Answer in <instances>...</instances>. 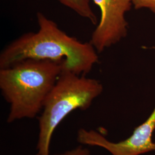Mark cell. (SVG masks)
<instances>
[{
	"label": "cell",
	"mask_w": 155,
	"mask_h": 155,
	"mask_svg": "<svg viewBox=\"0 0 155 155\" xmlns=\"http://www.w3.org/2000/svg\"><path fill=\"white\" fill-rule=\"evenodd\" d=\"M39 29L28 32L6 45L0 54V69L27 60L64 61L63 67L78 75H85L98 62L93 45L69 36L53 20L37 13Z\"/></svg>",
	"instance_id": "1"
},
{
	"label": "cell",
	"mask_w": 155,
	"mask_h": 155,
	"mask_svg": "<svg viewBox=\"0 0 155 155\" xmlns=\"http://www.w3.org/2000/svg\"><path fill=\"white\" fill-rule=\"evenodd\" d=\"M63 64L64 61L27 59L0 69V89L10 105L8 123L38 116Z\"/></svg>",
	"instance_id": "2"
},
{
	"label": "cell",
	"mask_w": 155,
	"mask_h": 155,
	"mask_svg": "<svg viewBox=\"0 0 155 155\" xmlns=\"http://www.w3.org/2000/svg\"><path fill=\"white\" fill-rule=\"evenodd\" d=\"M102 91L100 81L63 67L39 117L37 155H50L51 138L60 123L73 111L89 109Z\"/></svg>",
	"instance_id": "3"
},
{
	"label": "cell",
	"mask_w": 155,
	"mask_h": 155,
	"mask_svg": "<svg viewBox=\"0 0 155 155\" xmlns=\"http://www.w3.org/2000/svg\"><path fill=\"white\" fill-rule=\"evenodd\" d=\"M155 130V107L147 120L136 127L128 138L113 143L102 134L93 130L81 128L78 132V141L83 145L103 148L112 155H140L155 150L152 134Z\"/></svg>",
	"instance_id": "4"
},
{
	"label": "cell",
	"mask_w": 155,
	"mask_h": 155,
	"mask_svg": "<svg viewBox=\"0 0 155 155\" xmlns=\"http://www.w3.org/2000/svg\"><path fill=\"white\" fill-rule=\"evenodd\" d=\"M98 6L101 16L92 33L90 43L98 53L124 38L127 32L125 13L130 11L132 0H93Z\"/></svg>",
	"instance_id": "5"
},
{
	"label": "cell",
	"mask_w": 155,
	"mask_h": 155,
	"mask_svg": "<svg viewBox=\"0 0 155 155\" xmlns=\"http://www.w3.org/2000/svg\"><path fill=\"white\" fill-rule=\"evenodd\" d=\"M62 5L71 9L79 16L88 20L93 24L97 23V17L92 10L89 0H57Z\"/></svg>",
	"instance_id": "6"
},
{
	"label": "cell",
	"mask_w": 155,
	"mask_h": 155,
	"mask_svg": "<svg viewBox=\"0 0 155 155\" xmlns=\"http://www.w3.org/2000/svg\"><path fill=\"white\" fill-rule=\"evenodd\" d=\"M134 8H148L155 15V0H132Z\"/></svg>",
	"instance_id": "7"
},
{
	"label": "cell",
	"mask_w": 155,
	"mask_h": 155,
	"mask_svg": "<svg viewBox=\"0 0 155 155\" xmlns=\"http://www.w3.org/2000/svg\"><path fill=\"white\" fill-rule=\"evenodd\" d=\"M54 155H91V154L87 148H83L82 146H79L74 150H68L61 154Z\"/></svg>",
	"instance_id": "8"
},
{
	"label": "cell",
	"mask_w": 155,
	"mask_h": 155,
	"mask_svg": "<svg viewBox=\"0 0 155 155\" xmlns=\"http://www.w3.org/2000/svg\"><path fill=\"white\" fill-rule=\"evenodd\" d=\"M36 155H37V154H36Z\"/></svg>",
	"instance_id": "9"
}]
</instances>
